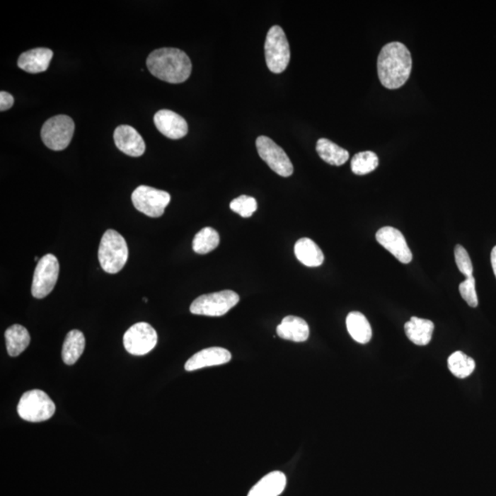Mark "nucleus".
Returning <instances> with one entry per match:
<instances>
[{
  "label": "nucleus",
  "instance_id": "f257e3e1",
  "mask_svg": "<svg viewBox=\"0 0 496 496\" xmlns=\"http://www.w3.org/2000/svg\"><path fill=\"white\" fill-rule=\"evenodd\" d=\"M412 71V57L402 42H390L381 49L378 57V75L381 85L389 89L402 87Z\"/></svg>",
  "mask_w": 496,
  "mask_h": 496
},
{
  "label": "nucleus",
  "instance_id": "f03ea898",
  "mask_svg": "<svg viewBox=\"0 0 496 496\" xmlns=\"http://www.w3.org/2000/svg\"><path fill=\"white\" fill-rule=\"evenodd\" d=\"M146 64L153 76L171 84L186 81L192 70L190 57L177 48L157 49L147 57Z\"/></svg>",
  "mask_w": 496,
  "mask_h": 496
},
{
  "label": "nucleus",
  "instance_id": "7ed1b4c3",
  "mask_svg": "<svg viewBox=\"0 0 496 496\" xmlns=\"http://www.w3.org/2000/svg\"><path fill=\"white\" fill-rule=\"evenodd\" d=\"M128 257V246L123 236L116 231H106L98 248V260L105 272H120L125 266Z\"/></svg>",
  "mask_w": 496,
  "mask_h": 496
},
{
  "label": "nucleus",
  "instance_id": "20e7f679",
  "mask_svg": "<svg viewBox=\"0 0 496 496\" xmlns=\"http://www.w3.org/2000/svg\"><path fill=\"white\" fill-rule=\"evenodd\" d=\"M265 57L271 72L282 73L291 59V50L284 30L278 25L270 28L265 42Z\"/></svg>",
  "mask_w": 496,
  "mask_h": 496
},
{
  "label": "nucleus",
  "instance_id": "39448f33",
  "mask_svg": "<svg viewBox=\"0 0 496 496\" xmlns=\"http://www.w3.org/2000/svg\"><path fill=\"white\" fill-rule=\"evenodd\" d=\"M55 413V405L48 394L41 390L29 391L21 396L18 405V414L28 422H44Z\"/></svg>",
  "mask_w": 496,
  "mask_h": 496
},
{
  "label": "nucleus",
  "instance_id": "423d86ee",
  "mask_svg": "<svg viewBox=\"0 0 496 496\" xmlns=\"http://www.w3.org/2000/svg\"><path fill=\"white\" fill-rule=\"evenodd\" d=\"M240 297L233 291H221L202 295L190 305V313L196 316H223L239 303Z\"/></svg>",
  "mask_w": 496,
  "mask_h": 496
},
{
  "label": "nucleus",
  "instance_id": "0eeeda50",
  "mask_svg": "<svg viewBox=\"0 0 496 496\" xmlns=\"http://www.w3.org/2000/svg\"><path fill=\"white\" fill-rule=\"evenodd\" d=\"M75 132V122L67 115H57L46 121L41 137L49 149L62 151L69 146Z\"/></svg>",
  "mask_w": 496,
  "mask_h": 496
},
{
  "label": "nucleus",
  "instance_id": "6e6552de",
  "mask_svg": "<svg viewBox=\"0 0 496 496\" xmlns=\"http://www.w3.org/2000/svg\"><path fill=\"white\" fill-rule=\"evenodd\" d=\"M171 200L168 192L149 186H139L132 194L135 209L152 218L162 217Z\"/></svg>",
  "mask_w": 496,
  "mask_h": 496
},
{
  "label": "nucleus",
  "instance_id": "1a4fd4ad",
  "mask_svg": "<svg viewBox=\"0 0 496 496\" xmlns=\"http://www.w3.org/2000/svg\"><path fill=\"white\" fill-rule=\"evenodd\" d=\"M59 276V262L52 254L45 255L37 264L33 274L32 294L36 299H44L50 294Z\"/></svg>",
  "mask_w": 496,
  "mask_h": 496
},
{
  "label": "nucleus",
  "instance_id": "9d476101",
  "mask_svg": "<svg viewBox=\"0 0 496 496\" xmlns=\"http://www.w3.org/2000/svg\"><path fill=\"white\" fill-rule=\"evenodd\" d=\"M157 334L149 323H135L123 335V345L127 352L134 356H144L152 351L157 344Z\"/></svg>",
  "mask_w": 496,
  "mask_h": 496
},
{
  "label": "nucleus",
  "instance_id": "9b49d317",
  "mask_svg": "<svg viewBox=\"0 0 496 496\" xmlns=\"http://www.w3.org/2000/svg\"><path fill=\"white\" fill-rule=\"evenodd\" d=\"M258 155L275 173L287 178L294 173V166L287 154L270 138L260 137L255 142Z\"/></svg>",
  "mask_w": 496,
  "mask_h": 496
},
{
  "label": "nucleus",
  "instance_id": "f8f14e48",
  "mask_svg": "<svg viewBox=\"0 0 496 496\" xmlns=\"http://www.w3.org/2000/svg\"><path fill=\"white\" fill-rule=\"evenodd\" d=\"M376 240L400 263L408 264L412 261L413 254L405 236L396 228L391 226L381 228L376 233Z\"/></svg>",
  "mask_w": 496,
  "mask_h": 496
},
{
  "label": "nucleus",
  "instance_id": "ddd939ff",
  "mask_svg": "<svg viewBox=\"0 0 496 496\" xmlns=\"http://www.w3.org/2000/svg\"><path fill=\"white\" fill-rule=\"evenodd\" d=\"M154 122L158 130L166 137L171 139H180L186 137L189 126L186 120L178 113L169 110H161L154 117Z\"/></svg>",
  "mask_w": 496,
  "mask_h": 496
},
{
  "label": "nucleus",
  "instance_id": "4468645a",
  "mask_svg": "<svg viewBox=\"0 0 496 496\" xmlns=\"http://www.w3.org/2000/svg\"><path fill=\"white\" fill-rule=\"evenodd\" d=\"M116 146L122 153L132 157L143 156L146 144L139 132L129 125H121L115 129L113 134Z\"/></svg>",
  "mask_w": 496,
  "mask_h": 496
},
{
  "label": "nucleus",
  "instance_id": "2eb2a0df",
  "mask_svg": "<svg viewBox=\"0 0 496 496\" xmlns=\"http://www.w3.org/2000/svg\"><path fill=\"white\" fill-rule=\"evenodd\" d=\"M232 359L229 351L223 347H209L199 351L185 364L187 371H198L207 367L226 364Z\"/></svg>",
  "mask_w": 496,
  "mask_h": 496
},
{
  "label": "nucleus",
  "instance_id": "dca6fc26",
  "mask_svg": "<svg viewBox=\"0 0 496 496\" xmlns=\"http://www.w3.org/2000/svg\"><path fill=\"white\" fill-rule=\"evenodd\" d=\"M52 55L54 52L48 48L33 49L21 54L18 67L30 74L45 72L50 66Z\"/></svg>",
  "mask_w": 496,
  "mask_h": 496
},
{
  "label": "nucleus",
  "instance_id": "f3484780",
  "mask_svg": "<svg viewBox=\"0 0 496 496\" xmlns=\"http://www.w3.org/2000/svg\"><path fill=\"white\" fill-rule=\"evenodd\" d=\"M277 334L282 340L304 342L309 338V325L301 317L286 316L277 328Z\"/></svg>",
  "mask_w": 496,
  "mask_h": 496
},
{
  "label": "nucleus",
  "instance_id": "a211bd4d",
  "mask_svg": "<svg viewBox=\"0 0 496 496\" xmlns=\"http://www.w3.org/2000/svg\"><path fill=\"white\" fill-rule=\"evenodd\" d=\"M286 476L282 471H272L263 477L250 490L248 496H279L286 488Z\"/></svg>",
  "mask_w": 496,
  "mask_h": 496
},
{
  "label": "nucleus",
  "instance_id": "6ab92c4d",
  "mask_svg": "<svg viewBox=\"0 0 496 496\" xmlns=\"http://www.w3.org/2000/svg\"><path fill=\"white\" fill-rule=\"evenodd\" d=\"M434 323L430 320L412 317L410 321L405 323V330L410 341L417 346H427L432 338L434 332Z\"/></svg>",
  "mask_w": 496,
  "mask_h": 496
},
{
  "label": "nucleus",
  "instance_id": "aec40b11",
  "mask_svg": "<svg viewBox=\"0 0 496 496\" xmlns=\"http://www.w3.org/2000/svg\"><path fill=\"white\" fill-rule=\"evenodd\" d=\"M294 253L298 260L307 267L321 266L325 260L321 248L310 238L299 239L294 246Z\"/></svg>",
  "mask_w": 496,
  "mask_h": 496
},
{
  "label": "nucleus",
  "instance_id": "412c9836",
  "mask_svg": "<svg viewBox=\"0 0 496 496\" xmlns=\"http://www.w3.org/2000/svg\"><path fill=\"white\" fill-rule=\"evenodd\" d=\"M85 335L79 330H72L67 334L62 350V359L67 365H74L84 352Z\"/></svg>",
  "mask_w": 496,
  "mask_h": 496
},
{
  "label": "nucleus",
  "instance_id": "4be33fe9",
  "mask_svg": "<svg viewBox=\"0 0 496 496\" xmlns=\"http://www.w3.org/2000/svg\"><path fill=\"white\" fill-rule=\"evenodd\" d=\"M5 340L8 355L17 357L29 346L30 337L29 332L24 326L14 325L6 330Z\"/></svg>",
  "mask_w": 496,
  "mask_h": 496
},
{
  "label": "nucleus",
  "instance_id": "5701e85b",
  "mask_svg": "<svg viewBox=\"0 0 496 496\" xmlns=\"http://www.w3.org/2000/svg\"><path fill=\"white\" fill-rule=\"evenodd\" d=\"M346 323L348 333L357 343L367 344L371 340V326L362 313H348Z\"/></svg>",
  "mask_w": 496,
  "mask_h": 496
},
{
  "label": "nucleus",
  "instance_id": "b1692460",
  "mask_svg": "<svg viewBox=\"0 0 496 496\" xmlns=\"http://www.w3.org/2000/svg\"><path fill=\"white\" fill-rule=\"evenodd\" d=\"M316 151L323 161L332 166L344 165L350 158V154L346 149L338 146L332 141L321 138L317 141Z\"/></svg>",
  "mask_w": 496,
  "mask_h": 496
},
{
  "label": "nucleus",
  "instance_id": "393cba45",
  "mask_svg": "<svg viewBox=\"0 0 496 496\" xmlns=\"http://www.w3.org/2000/svg\"><path fill=\"white\" fill-rule=\"evenodd\" d=\"M219 244H220V236L217 231L212 227H205L194 237L192 248L197 254L206 255L214 250Z\"/></svg>",
  "mask_w": 496,
  "mask_h": 496
},
{
  "label": "nucleus",
  "instance_id": "a878e982",
  "mask_svg": "<svg viewBox=\"0 0 496 496\" xmlns=\"http://www.w3.org/2000/svg\"><path fill=\"white\" fill-rule=\"evenodd\" d=\"M449 371L457 378L469 377L475 369V362L461 351H456L448 359Z\"/></svg>",
  "mask_w": 496,
  "mask_h": 496
},
{
  "label": "nucleus",
  "instance_id": "bb28decb",
  "mask_svg": "<svg viewBox=\"0 0 496 496\" xmlns=\"http://www.w3.org/2000/svg\"><path fill=\"white\" fill-rule=\"evenodd\" d=\"M379 165L378 156L371 151L356 154L351 160V171L356 175H367L374 171Z\"/></svg>",
  "mask_w": 496,
  "mask_h": 496
},
{
  "label": "nucleus",
  "instance_id": "cd10ccee",
  "mask_svg": "<svg viewBox=\"0 0 496 496\" xmlns=\"http://www.w3.org/2000/svg\"><path fill=\"white\" fill-rule=\"evenodd\" d=\"M230 208L240 217L248 218L257 211L258 203L253 197L242 195L231 202Z\"/></svg>",
  "mask_w": 496,
  "mask_h": 496
},
{
  "label": "nucleus",
  "instance_id": "c85d7f7f",
  "mask_svg": "<svg viewBox=\"0 0 496 496\" xmlns=\"http://www.w3.org/2000/svg\"><path fill=\"white\" fill-rule=\"evenodd\" d=\"M455 260L458 269L466 278L473 276V267L471 258L466 249L463 246L457 245L454 249Z\"/></svg>",
  "mask_w": 496,
  "mask_h": 496
},
{
  "label": "nucleus",
  "instance_id": "c756f323",
  "mask_svg": "<svg viewBox=\"0 0 496 496\" xmlns=\"http://www.w3.org/2000/svg\"><path fill=\"white\" fill-rule=\"evenodd\" d=\"M458 289H460L462 299H463L471 307L475 308L478 306L479 301L476 294L475 279L473 278V276L470 277V278H466L464 282H462Z\"/></svg>",
  "mask_w": 496,
  "mask_h": 496
},
{
  "label": "nucleus",
  "instance_id": "7c9ffc66",
  "mask_svg": "<svg viewBox=\"0 0 496 496\" xmlns=\"http://www.w3.org/2000/svg\"><path fill=\"white\" fill-rule=\"evenodd\" d=\"M13 104L14 98L11 94L6 91L0 92V110L1 112L11 109Z\"/></svg>",
  "mask_w": 496,
  "mask_h": 496
},
{
  "label": "nucleus",
  "instance_id": "2f4dec72",
  "mask_svg": "<svg viewBox=\"0 0 496 496\" xmlns=\"http://www.w3.org/2000/svg\"><path fill=\"white\" fill-rule=\"evenodd\" d=\"M491 263H492V270H494V273H495V278H496V246H495L494 248H492V250L491 253Z\"/></svg>",
  "mask_w": 496,
  "mask_h": 496
},
{
  "label": "nucleus",
  "instance_id": "473e14b6",
  "mask_svg": "<svg viewBox=\"0 0 496 496\" xmlns=\"http://www.w3.org/2000/svg\"><path fill=\"white\" fill-rule=\"evenodd\" d=\"M144 303H147V299H146V298H144Z\"/></svg>",
  "mask_w": 496,
  "mask_h": 496
}]
</instances>
